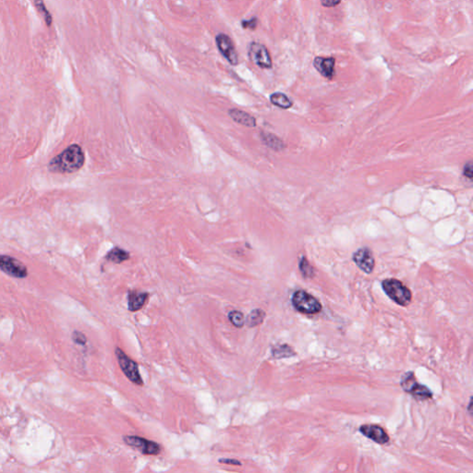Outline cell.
<instances>
[{
    "label": "cell",
    "instance_id": "6da1fadb",
    "mask_svg": "<svg viewBox=\"0 0 473 473\" xmlns=\"http://www.w3.org/2000/svg\"><path fill=\"white\" fill-rule=\"evenodd\" d=\"M84 160V153L81 146L72 144L60 154L53 158L48 168L54 173H73L82 168Z\"/></svg>",
    "mask_w": 473,
    "mask_h": 473
},
{
    "label": "cell",
    "instance_id": "7a4b0ae2",
    "mask_svg": "<svg viewBox=\"0 0 473 473\" xmlns=\"http://www.w3.org/2000/svg\"><path fill=\"white\" fill-rule=\"evenodd\" d=\"M382 287L387 295L400 306H407L412 300L411 290L399 280L389 278L382 282Z\"/></svg>",
    "mask_w": 473,
    "mask_h": 473
},
{
    "label": "cell",
    "instance_id": "3957f363",
    "mask_svg": "<svg viewBox=\"0 0 473 473\" xmlns=\"http://www.w3.org/2000/svg\"><path fill=\"white\" fill-rule=\"evenodd\" d=\"M292 304L296 310L304 314H316L322 310L320 301L304 290H297L292 296Z\"/></svg>",
    "mask_w": 473,
    "mask_h": 473
},
{
    "label": "cell",
    "instance_id": "277c9868",
    "mask_svg": "<svg viewBox=\"0 0 473 473\" xmlns=\"http://www.w3.org/2000/svg\"><path fill=\"white\" fill-rule=\"evenodd\" d=\"M400 385L404 391L411 394L412 397H415L418 400H426L432 397L431 390L425 386L419 384L412 371L406 372L402 376Z\"/></svg>",
    "mask_w": 473,
    "mask_h": 473
},
{
    "label": "cell",
    "instance_id": "5b68a950",
    "mask_svg": "<svg viewBox=\"0 0 473 473\" xmlns=\"http://www.w3.org/2000/svg\"><path fill=\"white\" fill-rule=\"evenodd\" d=\"M115 354L117 356L119 366L121 368L124 374L128 377V379L131 380L135 385L143 386V381L139 371L137 362H135L131 358H129L126 355V353L119 348H116Z\"/></svg>",
    "mask_w": 473,
    "mask_h": 473
},
{
    "label": "cell",
    "instance_id": "8992f818",
    "mask_svg": "<svg viewBox=\"0 0 473 473\" xmlns=\"http://www.w3.org/2000/svg\"><path fill=\"white\" fill-rule=\"evenodd\" d=\"M248 56L249 60L261 69L268 70L273 67V61L269 51L263 44H260L257 42L250 43L248 48Z\"/></svg>",
    "mask_w": 473,
    "mask_h": 473
},
{
    "label": "cell",
    "instance_id": "52a82bcc",
    "mask_svg": "<svg viewBox=\"0 0 473 473\" xmlns=\"http://www.w3.org/2000/svg\"><path fill=\"white\" fill-rule=\"evenodd\" d=\"M0 270L16 278H24L28 275L25 265L9 255H0Z\"/></svg>",
    "mask_w": 473,
    "mask_h": 473
},
{
    "label": "cell",
    "instance_id": "ba28073f",
    "mask_svg": "<svg viewBox=\"0 0 473 473\" xmlns=\"http://www.w3.org/2000/svg\"><path fill=\"white\" fill-rule=\"evenodd\" d=\"M215 43L221 55L229 61V64L236 66L239 64V55L232 39L226 34H218L215 37Z\"/></svg>",
    "mask_w": 473,
    "mask_h": 473
},
{
    "label": "cell",
    "instance_id": "9c48e42d",
    "mask_svg": "<svg viewBox=\"0 0 473 473\" xmlns=\"http://www.w3.org/2000/svg\"><path fill=\"white\" fill-rule=\"evenodd\" d=\"M124 442L128 446L136 448L144 455H158L161 452V447L157 443L136 435H126L124 437Z\"/></svg>",
    "mask_w": 473,
    "mask_h": 473
},
{
    "label": "cell",
    "instance_id": "30bf717a",
    "mask_svg": "<svg viewBox=\"0 0 473 473\" xmlns=\"http://www.w3.org/2000/svg\"><path fill=\"white\" fill-rule=\"evenodd\" d=\"M353 261L366 274H370L374 268V258L368 248L358 249L353 255Z\"/></svg>",
    "mask_w": 473,
    "mask_h": 473
},
{
    "label": "cell",
    "instance_id": "8fae6325",
    "mask_svg": "<svg viewBox=\"0 0 473 473\" xmlns=\"http://www.w3.org/2000/svg\"><path fill=\"white\" fill-rule=\"evenodd\" d=\"M360 432L365 435L366 437L370 438L373 442L384 445L389 441V436L387 432L379 425L375 424H365L360 427Z\"/></svg>",
    "mask_w": 473,
    "mask_h": 473
},
{
    "label": "cell",
    "instance_id": "7c38bea8",
    "mask_svg": "<svg viewBox=\"0 0 473 473\" xmlns=\"http://www.w3.org/2000/svg\"><path fill=\"white\" fill-rule=\"evenodd\" d=\"M335 63L336 59L334 57L316 56L313 60V66L322 76L332 80L335 76Z\"/></svg>",
    "mask_w": 473,
    "mask_h": 473
},
{
    "label": "cell",
    "instance_id": "4fadbf2b",
    "mask_svg": "<svg viewBox=\"0 0 473 473\" xmlns=\"http://www.w3.org/2000/svg\"><path fill=\"white\" fill-rule=\"evenodd\" d=\"M149 294L146 292H140L137 290H133L129 292L128 295V308L131 311H137L143 308L145 301L147 300Z\"/></svg>",
    "mask_w": 473,
    "mask_h": 473
},
{
    "label": "cell",
    "instance_id": "5bb4252c",
    "mask_svg": "<svg viewBox=\"0 0 473 473\" xmlns=\"http://www.w3.org/2000/svg\"><path fill=\"white\" fill-rule=\"evenodd\" d=\"M229 116L234 119L236 122L242 124L247 127H255L256 120L255 117L250 116L248 113L241 111L239 109H231L229 110Z\"/></svg>",
    "mask_w": 473,
    "mask_h": 473
},
{
    "label": "cell",
    "instance_id": "9a60e30c",
    "mask_svg": "<svg viewBox=\"0 0 473 473\" xmlns=\"http://www.w3.org/2000/svg\"><path fill=\"white\" fill-rule=\"evenodd\" d=\"M270 101L273 105H275V106L280 107V108H283V109L290 108L293 105V103L291 102L290 98L284 93H282V92H275V93L271 94Z\"/></svg>",
    "mask_w": 473,
    "mask_h": 473
},
{
    "label": "cell",
    "instance_id": "2e32d148",
    "mask_svg": "<svg viewBox=\"0 0 473 473\" xmlns=\"http://www.w3.org/2000/svg\"><path fill=\"white\" fill-rule=\"evenodd\" d=\"M130 258V255L124 249L119 248H114L111 249L107 255V259L115 264H120L124 261H127Z\"/></svg>",
    "mask_w": 473,
    "mask_h": 473
},
{
    "label": "cell",
    "instance_id": "e0dca14e",
    "mask_svg": "<svg viewBox=\"0 0 473 473\" xmlns=\"http://www.w3.org/2000/svg\"><path fill=\"white\" fill-rule=\"evenodd\" d=\"M265 312L264 310H261V309H256V310H253L249 313L247 320L245 321V322H246V324L248 325L249 327H255V326L261 325L265 320Z\"/></svg>",
    "mask_w": 473,
    "mask_h": 473
},
{
    "label": "cell",
    "instance_id": "ac0fdd59",
    "mask_svg": "<svg viewBox=\"0 0 473 473\" xmlns=\"http://www.w3.org/2000/svg\"><path fill=\"white\" fill-rule=\"evenodd\" d=\"M34 1H35V5H36L37 11L43 16L44 20L46 21V25L50 27L52 25V22H53V18H52L50 12L46 9V6L45 2H44V0H34Z\"/></svg>",
    "mask_w": 473,
    "mask_h": 473
},
{
    "label": "cell",
    "instance_id": "d6986e66",
    "mask_svg": "<svg viewBox=\"0 0 473 473\" xmlns=\"http://www.w3.org/2000/svg\"><path fill=\"white\" fill-rule=\"evenodd\" d=\"M229 319L233 326L240 328L244 326L245 317L242 312L239 310H231L229 313Z\"/></svg>",
    "mask_w": 473,
    "mask_h": 473
},
{
    "label": "cell",
    "instance_id": "ffe728a7",
    "mask_svg": "<svg viewBox=\"0 0 473 473\" xmlns=\"http://www.w3.org/2000/svg\"><path fill=\"white\" fill-rule=\"evenodd\" d=\"M295 353L291 350V348L287 345L275 346L273 349V356L277 359L285 358V357L293 356Z\"/></svg>",
    "mask_w": 473,
    "mask_h": 473
},
{
    "label": "cell",
    "instance_id": "44dd1931",
    "mask_svg": "<svg viewBox=\"0 0 473 473\" xmlns=\"http://www.w3.org/2000/svg\"><path fill=\"white\" fill-rule=\"evenodd\" d=\"M300 269L301 273H302V275H304V277H306V278H310L314 275L313 268L310 266L309 262L304 257L300 260Z\"/></svg>",
    "mask_w": 473,
    "mask_h": 473
},
{
    "label": "cell",
    "instance_id": "7402d4cb",
    "mask_svg": "<svg viewBox=\"0 0 473 473\" xmlns=\"http://www.w3.org/2000/svg\"><path fill=\"white\" fill-rule=\"evenodd\" d=\"M264 141H265V143H266L268 146L274 148L275 150L280 149V148L282 147V144H283L279 139H277L275 136H273V135H271V134L265 135V136H264Z\"/></svg>",
    "mask_w": 473,
    "mask_h": 473
},
{
    "label": "cell",
    "instance_id": "603a6c76",
    "mask_svg": "<svg viewBox=\"0 0 473 473\" xmlns=\"http://www.w3.org/2000/svg\"><path fill=\"white\" fill-rule=\"evenodd\" d=\"M257 24H258V19L256 17H253L249 20H244L241 21V25L243 27V29H249L251 31H255L257 28Z\"/></svg>",
    "mask_w": 473,
    "mask_h": 473
},
{
    "label": "cell",
    "instance_id": "cb8c5ba5",
    "mask_svg": "<svg viewBox=\"0 0 473 473\" xmlns=\"http://www.w3.org/2000/svg\"><path fill=\"white\" fill-rule=\"evenodd\" d=\"M72 339L79 345H84L87 342L86 336H84L81 332H78V331L73 332Z\"/></svg>",
    "mask_w": 473,
    "mask_h": 473
},
{
    "label": "cell",
    "instance_id": "d4e9b609",
    "mask_svg": "<svg viewBox=\"0 0 473 473\" xmlns=\"http://www.w3.org/2000/svg\"><path fill=\"white\" fill-rule=\"evenodd\" d=\"M341 0H321V3L324 7L332 8L340 4Z\"/></svg>",
    "mask_w": 473,
    "mask_h": 473
},
{
    "label": "cell",
    "instance_id": "484cf974",
    "mask_svg": "<svg viewBox=\"0 0 473 473\" xmlns=\"http://www.w3.org/2000/svg\"><path fill=\"white\" fill-rule=\"evenodd\" d=\"M219 462L233 465V466H241L240 461L237 460V459H233V458H221V459H219Z\"/></svg>",
    "mask_w": 473,
    "mask_h": 473
},
{
    "label": "cell",
    "instance_id": "4316f807",
    "mask_svg": "<svg viewBox=\"0 0 473 473\" xmlns=\"http://www.w3.org/2000/svg\"><path fill=\"white\" fill-rule=\"evenodd\" d=\"M464 175H465L466 177H468V178H472V165H471L470 162L465 166V168H464Z\"/></svg>",
    "mask_w": 473,
    "mask_h": 473
}]
</instances>
